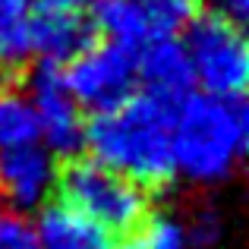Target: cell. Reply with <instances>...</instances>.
Wrapping results in <instances>:
<instances>
[{
	"instance_id": "cell-1",
	"label": "cell",
	"mask_w": 249,
	"mask_h": 249,
	"mask_svg": "<svg viewBox=\"0 0 249 249\" xmlns=\"http://www.w3.org/2000/svg\"><path fill=\"white\" fill-rule=\"evenodd\" d=\"M174 104L152 91L101 110L85 126V142L98 164L136 180L139 186H164L174 170Z\"/></svg>"
},
{
	"instance_id": "cell-2",
	"label": "cell",
	"mask_w": 249,
	"mask_h": 249,
	"mask_svg": "<svg viewBox=\"0 0 249 249\" xmlns=\"http://www.w3.org/2000/svg\"><path fill=\"white\" fill-rule=\"evenodd\" d=\"M243 98L183 95L174 104V170L193 183H221L240 167L246 152Z\"/></svg>"
},
{
	"instance_id": "cell-3",
	"label": "cell",
	"mask_w": 249,
	"mask_h": 249,
	"mask_svg": "<svg viewBox=\"0 0 249 249\" xmlns=\"http://www.w3.org/2000/svg\"><path fill=\"white\" fill-rule=\"evenodd\" d=\"M60 205L73 208L85 221L101 227L104 233L129 249L152 221L148 189L117 170L98 164L95 158H73L57 170Z\"/></svg>"
},
{
	"instance_id": "cell-4",
	"label": "cell",
	"mask_w": 249,
	"mask_h": 249,
	"mask_svg": "<svg viewBox=\"0 0 249 249\" xmlns=\"http://www.w3.org/2000/svg\"><path fill=\"white\" fill-rule=\"evenodd\" d=\"M183 54L193 82L221 98H240L249 79V48L240 25L218 16H196L186 25Z\"/></svg>"
},
{
	"instance_id": "cell-5",
	"label": "cell",
	"mask_w": 249,
	"mask_h": 249,
	"mask_svg": "<svg viewBox=\"0 0 249 249\" xmlns=\"http://www.w3.org/2000/svg\"><path fill=\"white\" fill-rule=\"evenodd\" d=\"M63 82L79 107L95 114L136 95V54L110 41L89 44L63 67Z\"/></svg>"
},
{
	"instance_id": "cell-6",
	"label": "cell",
	"mask_w": 249,
	"mask_h": 249,
	"mask_svg": "<svg viewBox=\"0 0 249 249\" xmlns=\"http://www.w3.org/2000/svg\"><path fill=\"white\" fill-rule=\"evenodd\" d=\"M29 104L35 110L38 133L48 142V152L73 155L85 142L82 107L70 95L63 82V70L57 63H41L29 82Z\"/></svg>"
},
{
	"instance_id": "cell-7",
	"label": "cell",
	"mask_w": 249,
	"mask_h": 249,
	"mask_svg": "<svg viewBox=\"0 0 249 249\" xmlns=\"http://www.w3.org/2000/svg\"><path fill=\"white\" fill-rule=\"evenodd\" d=\"M54 183H57V164L48 148L22 145L0 152V199L13 212L44 205Z\"/></svg>"
},
{
	"instance_id": "cell-8",
	"label": "cell",
	"mask_w": 249,
	"mask_h": 249,
	"mask_svg": "<svg viewBox=\"0 0 249 249\" xmlns=\"http://www.w3.org/2000/svg\"><path fill=\"white\" fill-rule=\"evenodd\" d=\"M91 44V22L82 10L67 6H38L32 19V54H41L44 63L73 60L82 48Z\"/></svg>"
},
{
	"instance_id": "cell-9",
	"label": "cell",
	"mask_w": 249,
	"mask_h": 249,
	"mask_svg": "<svg viewBox=\"0 0 249 249\" xmlns=\"http://www.w3.org/2000/svg\"><path fill=\"white\" fill-rule=\"evenodd\" d=\"M136 76L145 82V91L167 101H180L183 95H189V82H193L183 44L177 38L152 41L136 51Z\"/></svg>"
},
{
	"instance_id": "cell-10",
	"label": "cell",
	"mask_w": 249,
	"mask_h": 249,
	"mask_svg": "<svg viewBox=\"0 0 249 249\" xmlns=\"http://www.w3.org/2000/svg\"><path fill=\"white\" fill-rule=\"evenodd\" d=\"M38 249H123L110 233L67 205H48L38 218Z\"/></svg>"
},
{
	"instance_id": "cell-11",
	"label": "cell",
	"mask_w": 249,
	"mask_h": 249,
	"mask_svg": "<svg viewBox=\"0 0 249 249\" xmlns=\"http://www.w3.org/2000/svg\"><path fill=\"white\" fill-rule=\"evenodd\" d=\"M32 0H0V73H16L32 57Z\"/></svg>"
},
{
	"instance_id": "cell-12",
	"label": "cell",
	"mask_w": 249,
	"mask_h": 249,
	"mask_svg": "<svg viewBox=\"0 0 249 249\" xmlns=\"http://www.w3.org/2000/svg\"><path fill=\"white\" fill-rule=\"evenodd\" d=\"M38 142H41V133H38V120L29 98L19 91H0V152L38 145Z\"/></svg>"
},
{
	"instance_id": "cell-13",
	"label": "cell",
	"mask_w": 249,
	"mask_h": 249,
	"mask_svg": "<svg viewBox=\"0 0 249 249\" xmlns=\"http://www.w3.org/2000/svg\"><path fill=\"white\" fill-rule=\"evenodd\" d=\"M129 249H189V240L183 233V224L170 218H152Z\"/></svg>"
},
{
	"instance_id": "cell-14",
	"label": "cell",
	"mask_w": 249,
	"mask_h": 249,
	"mask_svg": "<svg viewBox=\"0 0 249 249\" xmlns=\"http://www.w3.org/2000/svg\"><path fill=\"white\" fill-rule=\"evenodd\" d=\"M0 249H38L35 227L19 212L0 205Z\"/></svg>"
},
{
	"instance_id": "cell-15",
	"label": "cell",
	"mask_w": 249,
	"mask_h": 249,
	"mask_svg": "<svg viewBox=\"0 0 249 249\" xmlns=\"http://www.w3.org/2000/svg\"><path fill=\"white\" fill-rule=\"evenodd\" d=\"M183 233H186L189 246H212L214 240H218V233H221V221H218L214 212L202 208V212H196L193 221L183 227Z\"/></svg>"
},
{
	"instance_id": "cell-16",
	"label": "cell",
	"mask_w": 249,
	"mask_h": 249,
	"mask_svg": "<svg viewBox=\"0 0 249 249\" xmlns=\"http://www.w3.org/2000/svg\"><path fill=\"white\" fill-rule=\"evenodd\" d=\"M212 16L224 19V22H233V25H243L246 16H249V0H212Z\"/></svg>"
},
{
	"instance_id": "cell-17",
	"label": "cell",
	"mask_w": 249,
	"mask_h": 249,
	"mask_svg": "<svg viewBox=\"0 0 249 249\" xmlns=\"http://www.w3.org/2000/svg\"><path fill=\"white\" fill-rule=\"evenodd\" d=\"M38 6H67V10H82L85 0H35Z\"/></svg>"
}]
</instances>
